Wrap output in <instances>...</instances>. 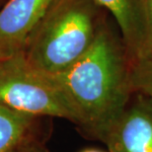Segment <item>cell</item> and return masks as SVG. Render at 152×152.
<instances>
[{
  "label": "cell",
  "mask_w": 152,
  "mask_h": 152,
  "mask_svg": "<svg viewBox=\"0 0 152 152\" xmlns=\"http://www.w3.org/2000/svg\"><path fill=\"white\" fill-rule=\"evenodd\" d=\"M15 152H47L42 148L36 144H33L32 142L27 141L26 143H24L22 146H20Z\"/></svg>",
  "instance_id": "10"
},
{
  "label": "cell",
  "mask_w": 152,
  "mask_h": 152,
  "mask_svg": "<svg viewBox=\"0 0 152 152\" xmlns=\"http://www.w3.org/2000/svg\"><path fill=\"white\" fill-rule=\"evenodd\" d=\"M56 0H8L0 10V59L22 53Z\"/></svg>",
  "instance_id": "5"
},
{
  "label": "cell",
  "mask_w": 152,
  "mask_h": 152,
  "mask_svg": "<svg viewBox=\"0 0 152 152\" xmlns=\"http://www.w3.org/2000/svg\"><path fill=\"white\" fill-rule=\"evenodd\" d=\"M114 19L132 60L143 59L147 48V24L139 0H95Z\"/></svg>",
  "instance_id": "6"
},
{
  "label": "cell",
  "mask_w": 152,
  "mask_h": 152,
  "mask_svg": "<svg viewBox=\"0 0 152 152\" xmlns=\"http://www.w3.org/2000/svg\"><path fill=\"white\" fill-rule=\"evenodd\" d=\"M132 83L134 92L142 93L152 99V58L133 60Z\"/></svg>",
  "instance_id": "8"
},
{
  "label": "cell",
  "mask_w": 152,
  "mask_h": 152,
  "mask_svg": "<svg viewBox=\"0 0 152 152\" xmlns=\"http://www.w3.org/2000/svg\"><path fill=\"white\" fill-rule=\"evenodd\" d=\"M103 141L109 152H152V99L133 93Z\"/></svg>",
  "instance_id": "4"
},
{
  "label": "cell",
  "mask_w": 152,
  "mask_h": 152,
  "mask_svg": "<svg viewBox=\"0 0 152 152\" xmlns=\"http://www.w3.org/2000/svg\"><path fill=\"white\" fill-rule=\"evenodd\" d=\"M80 152H106V151H103L101 149H98V148H86V149L82 150Z\"/></svg>",
  "instance_id": "11"
},
{
  "label": "cell",
  "mask_w": 152,
  "mask_h": 152,
  "mask_svg": "<svg viewBox=\"0 0 152 152\" xmlns=\"http://www.w3.org/2000/svg\"><path fill=\"white\" fill-rule=\"evenodd\" d=\"M0 105L36 118L56 117L77 123L53 78L32 66L23 53L0 59Z\"/></svg>",
  "instance_id": "3"
},
{
  "label": "cell",
  "mask_w": 152,
  "mask_h": 152,
  "mask_svg": "<svg viewBox=\"0 0 152 152\" xmlns=\"http://www.w3.org/2000/svg\"><path fill=\"white\" fill-rule=\"evenodd\" d=\"M35 118L0 105V152H15L26 143Z\"/></svg>",
  "instance_id": "7"
},
{
  "label": "cell",
  "mask_w": 152,
  "mask_h": 152,
  "mask_svg": "<svg viewBox=\"0 0 152 152\" xmlns=\"http://www.w3.org/2000/svg\"><path fill=\"white\" fill-rule=\"evenodd\" d=\"M108 15L95 0H56L31 36L24 56L38 70L58 74L89 50Z\"/></svg>",
  "instance_id": "2"
},
{
  "label": "cell",
  "mask_w": 152,
  "mask_h": 152,
  "mask_svg": "<svg viewBox=\"0 0 152 152\" xmlns=\"http://www.w3.org/2000/svg\"><path fill=\"white\" fill-rule=\"evenodd\" d=\"M132 58L109 19L90 48L58 74L50 75L74 111L77 123L103 140L132 94Z\"/></svg>",
  "instance_id": "1"
},
{
  "label": "cell",
  "mask_w": 152,
  "mask_h": 152,
  "mask_svg": "<svg viewBox=\"0 0 152 152\" xmlns=\"http://www.w3.org/2000/svg\"><path fill=\"white\" fill-rule=\"evenodd\" d=\"M143 9L147 24V48L144 58H152V0H139ZM143 58V59H144Z\"/></svg>",
  "instance_id": "9"
}]
</instances>
